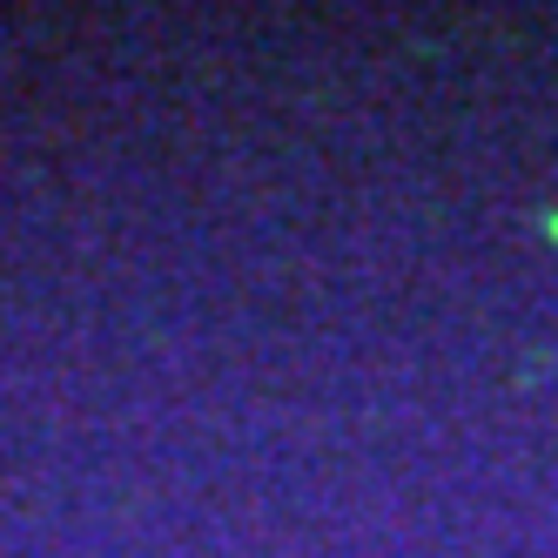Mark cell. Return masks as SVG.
Wrapping results in <instances>:
<instances>
[{
	"mask_svg": "<svg viewBox=\"0 0 558 558\" xmlns=\"http://www.w3.org/2000/svg\"><path fill=\"white\" fill-rule=\"evenodd\" d=\"M545 235H551V243H558V209H551V216H545Z\"/></svg>",
	"mask_w": 558,
	"mask_h": 558,
	"instance_id": "obj_1",
	"label": "cell"
}]
</instances>
